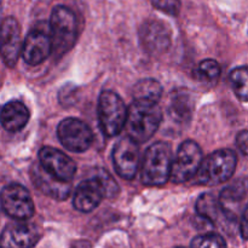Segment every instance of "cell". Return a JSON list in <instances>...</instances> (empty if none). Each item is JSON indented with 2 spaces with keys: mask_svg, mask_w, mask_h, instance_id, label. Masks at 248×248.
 <instances>
[{
  "mask_svg": "<svg viewBox=\"0 0 248 248\" xmlns=\"http://www.w3.org/2000/svg\"><path fill=\"white\" fill-rule=\"evenodd\" d=\"M119 186L113 177L104 170L78 186L74 194L73 205L78 211L89 213L97 208L104 198H111L118 194Z\"/></svg>",
  "mask_w": 248,
  "mask_h": 248,
  "instance_id": "obj_1",
  "label": "cell"
},
{
  "mask_svg": "<svg viewBox=\"0 0 248 248\" xmlns=\"http://www.w3.org/2000/svg\"><path fill=\"white\" fill-rule=\"evenodd\" d=\"M162 121V111L157 103L135 101L128 108L126 132L137 143H144L154 136Z\"/></svg>",
  "mask_w": 248,
  "mask_h": 248,
  "instance_id": "obj_2",
  "label": "cell"
},
{
  "mask_svg": "<svg viewBox=\"0 0 248 248\" xmlns=\"http://www.w3.org/2000/svg\"><path fill=\"white\" fill-rule=\"evenodd\" d=\"M173 153L169 143L156 142L145 150L140 178L144 186H164L171 178Z\"/></svg>",
  "mask_w": 248,
  "mask_h": 248,
  "instance_id": "obj_3",
  "label": "cell"
},
{
  "mask_svg": "<svg viewBox=\"0 0 248 248\" xmlns=\"http://www.w3.org/2000/svg\"><path fill=\"white\" fill-rule=\"evenodd\" d=\"M52 52L61 57L73 48L78 39V21L74 12L63 5L53 7L50 17Z\"/></svg>",
  "mask_w": 248,
  "mask_h": 248,
  "instance_id": "obj_4",
  "label": "cell"
},
{
  "mask_svg": "<svg viewBox=\"0 0 248 248\" xmlns=\"http://www.w3.org/2000/svg\"><path fill=\"white\" fill-rule=\"evenodd\" d=\"M237 156L232 150L220 149L205 157L196 173L200 186H215L229 181L236 170Z\"/></svg>",
  "mask_w": 248,
  "mask_h": 248,
  "instance_id": "obj_5",
  "label": "cell"
},
{
  "mask_svg": "<svg viewBox=\"0 0 248 248\" xmlns=\"http://www.w3.org/2000/svg\"><path fill=\"white\" fill-rule=\"evenodd\" d=\"M97 114L102 132L107 137H114L125 128L128 108L118 93L103 91L99 94Z\"/></svg>",
  "mask_w": 248,
  "mask_h": 248,
  "instance_id": "obj_6",
  "label": "cell"
},
{
  "mask_svg": "<svg viewBox=\"0 0 248 248\" xmlns=\"http://www.w3.org/2000/svg\"><path fill=\"white\" fill-rule=\"evenodd\" d=\"M203 154L200 145L194 140H184L179 145L172 165L171 179L174 183H186L190 181L200 170Z\"/></svg>",
  "mask_w": 248,
  "mask_h": 248,
  "instance_id": "obj_7",
  "label": "cell"
},
{
  "mask_svg": "<svg viewBox=\"0 0 248 248\" xmlns=\"http://www.w3.org/2000/svg\"><path fill=\"white\" fill-rule=\"evenodd\" d=\"M57 136L63 147L73 153H84L91 147L93 142V133L91 128L75 118H67L60 123Z\"/></svg>",
  "mask_w": 248,
  "mask_h": 248,
  "instance_id": "obj_8",
  "label": "cell"
},
{
  "mask_svg": "<svg viewBox=\"0 0 248 248\" xmlns=\"http://www.w3.org/2000/svg\"><path fill=\"white\" fill-rule=\"evenodd\" d=\"M1 207L9 217L16 220H27L34 215V202L31 194L21 184H7L2 188Z\"/></svg>",
  "mask_w": 248,
  "mask_h": 248,
  "instance_id": "obj_9",
  "label": "cell"
},
{
  "mask_svg": "<svg viewBox=\"0 0 248 248\" xmlns=\"http://www.w3.org/2000/svg\"><path fill=\"white\" fill-rule=\"evenodd\" d=\"M140 143L126 136L120 138L113 149L115 171L121 178L131 181L136 177L140 167Z\"/></svg>",
  "mask_w": 248,
  "mask_h": 248,
  "instance_id": "obj_10",
  "label": "cell"
},
{
  "mask_svg": "<svg viewBox=\"0 0 248 248\" xmlns=\"http://www.w3.org/2000/svg\"><path fill=\"white\" fill-rule=\"evenodd\" d=\"M52 50L50 27L35 26L26 36L21 55L28 65H39L51 55Z\"/></svg>",
  "mask_w": 248,
  "mask_h": 248,
  "instance_id": "obj_11",
  "label": "cell"
},
{
  "mask_svg": "<svg viewBox=\"0 0 248 248\" xmlns=\"http://www.w3.org/2000/svg\"><path fill=\"white\" fill-rule=\"evenodd\" d=\"M41 237L39 227L26 220L10 223L4 228L0 239L1 248H33Z\"/></svg>",
  "mask_w": 248,
  "mask_h": 248,
  "instance_id": "obj_12",
  "label": "cell"
},
{
  "mask_svg": "<svg viewBox=\"0 0 248 248\" xmlns=\"http://www.w3.org/2000/svg\"><path fill=\"white\" fill-rule=\"evenodd\" d=\"M38 157L41 166L60 181L69 183L75 176L77 165L74 160L56 148L43 147L39 150Z\"/></svg>",
  "mask_w": 248,
  "mask_h": 248,
  "instance_id": "obj_13",
  "label": "cell"
},
{
  "mask_svg": "<svg viewBox=\"0 0 248 248\" xmlns=\"http://www.w3.org/2000/svg\"><path fill=\"white\" fill-rule=\"evenodd\" d=\"M21 27L14 17H6L1 24V57L7 67H15L22 53Z\"/></svg>",
  "mask_w": 248,
  "mask_h": 248,
  "instance_id": "obj_14",
  "label": "cell"
},
{
  "mask_svg": "<svg viewBox=\"0 0 248 248\" xmlns=\"http://www.w3.org/2000/svg\"><path fill=\"white\" fill-rule=\"evenodd\" d=\"M140 36L144 50L153 55L165 52L171 44L169 28L159 21L145 22L140 31Z\"/></svg>",
  "mask_w": 248,
  "mask_h": 248,
  "instance_id": "obj_15",
  "label": "cell"
},
{
  "mask_svg": "<svg viewBox=\"0 0 248 248\" xmlns=\"http://www.w3.org/2000/svg\"><path fill=\"white\" fill-rule=\"evenodd\" d=\"M31 174L33 183L45 195L60 201L65 200L70 195V183H65L53 177L41 166L40 162L31 166Z\"/></svg>",
  "mask_w": 248,
  "mask_h": 248,
  "instance_id": "obj_16",
  "label": "cell"
},
{
  "mask_svg": "<svg viewBox=\"0 0 248 248\" xmlns=\"http://www.w3.org/2000/svg\"><path fill=\"white\" fill-rule=\"evenodd\" d=\"M248 198V178L237 179L222 190L219 196L220 205L229 222L237 218V207Z\"/></svg>",
  "mask_w": 248,
  "mask_h": 248,
  "instance_id": "obj_17",
  "label": "cell"
},
{
  "mask_svg": "<svg viewBox=\"0 0 248 248\" xmlns=\"http://www.w3.org/2000/svg\"><path fill=\"white\" fill-rule=\"evenodd\" d=\"M31 114L28 108L19 101H10L1 109L2 127L7 132H18L26 127Z\"/></svg>",
  "mask_w": 248,
  "mask_h": 248,
  "instance_id": "obj_18",
  "label": "cell"
},
{
  "mask_svg": "<svg viewBox=\"0 0 248 248\" xmlns=\"http://www.w3.org/2000/svg\"><path fill=\"white\" fill-rule=\"evenodd\" d=\"M194 102L186 91H177L172 94L170 103V116L181 124L189 123L193 115Z\"/></svg>",
  "mask_w": 248,
  "mask_h": 248,
  "instance_id": "obj_19",
  "label": "cell"
},
{
  "mask_svg": "<svg viewBox=\"0 0 248 248\" xmlns=\"http://www.w3.org/2000/svg\"><path fill=\"white\" fill-rule=\"evenodd\" d=\"M196 211H198L199 216H201L203 219L208 220L211 223H217L220 218L228 219L224 211H223L222 205H220L219 199H217L211 193L202 194L198 199V201H196Z\"/></svg>",
  "mask_w": 248,
  "mask_h": 248,
  "instance_id": "obj_20",
  "label": "cell"
},
{
  "mask_svg": "<svg viewBox=\"0 0 248 248\" xmlns=\"http://www.w3.org/2000/svg\"><path fill=\"white\" fill-rule=\"evenodd\" d=\"M132 94L135 101L157 103L162 96V86L155 79H142L133 86Z\"/></svg>",
  "mask_w": 248,
  "mask_h": 248,
  "instance_id": "obj_21",
  "label": "cell"
},
{
  "mask_svg": "<svg viewBox=\"0 0 248 248\" xmlns=\"http://www.w3.org/2000/svg\"><path fill=\"white\" fill-rule=\"evenodd\" d=\"M229 79L237 98L248 102V67L235 68L230 73Z\"/></svg>",
  "mask_w": 248,
  "mask_h": 248,
  "instance_id": "obj_22",
  "label": "cell"
},
{
  "mask_svg": "<svg viewBox=\"0 0 248 248\" xmlns=\"http://www.w3.org/2000/svg\"><path fill=\"white\" fill-rule=\"evenodd\" d=\"M220 65L217 61L215 60H203L200 62L196 74L198 78L203 82H210V84H216L220 77Z\"/></svg>",
  "mask_w": 248,
  "mask_h": 248,
  "instance_id": "obj_23",
  "label": "cell"
},
{
  "mask_svg": "<svg viewBox=\"0 0 248 248\" xmlns=\"http://www.w3.org/2000/svg\"><path fill=\"white\" fill-rule=\"evenodd\" d=\"M191 248H228L225 240L219 234H210L196 236L191 241Z\"/></svg>",
  "mask_w": 248,
  "mask_h": 248,
  "instance_id": "obj_24",
  "label": "cell"
},
{
  "mask_svg": "<svg viewBox=\"0 0 248 248\" xmlns=\"http://www.w3.org/2000/svg\"><path fill=\"white\" fill-rule=\"evenodd\" d=\"M153 6L170 16H177L181 11V0H150Z\"/></svg>",
  "mask_w": 248,
  "mask_h": 248,
  "instance_id": "obj_25",
  "label": "cell"
},
{
  "mask_svg": "<svg viewBox=\"0 0 248 248\" xmlns=\"http://www.w3.org/2000/svg\"><path fill=\"white\" fill-rule=\"evenodd\" d=\"M236 144L237 147H239L240 152L248 156V131L247 130L241 131V132L237 135Z\"/></svg>",
  "mask_w": 248,
  "mask_h": 248,
  "instance_id": "obj_26",
  "label": "cell"
},
{
  "mask_svg": "<svg viewBox=\"0 0 248 248\" xmlns=\"http://www.w3.org/2000/svg\"><path fill=\"white\" fill-rule=\"evenodd\" d=\"M240 232H241V236L245 240H248V205L245 208L244 213L241 217V224H240Z\"/></svg>",
  "mask_w": 248,
  "mask_h": 248,
  "instance_id": "obj_27",
  "label": "cell"
}]
</instances>
